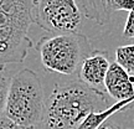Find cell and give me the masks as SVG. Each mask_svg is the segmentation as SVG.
Instances as JSON below:
<instances>
[{"mask_svg": "<svg viewBox=\"0 0 134 129\" xmlns=\"http://www.w3.org/2000/svg\"><path fill=\"white\" fill-rule=\"evenodd\" d=\"M109 107L105 92L96 91L80 80L53 87L46 99L41 129H77L92 112Z\"/></svg>", "mask_w": 134, "mask_h": 129, "instance_id": "cell-1", "label": "cell"}, {"mask_svg": "<svg viewBox=\"0 0 134 129\" xmlns=\"http://www.w3.org/2000/svg\"><path fill=\"white\" fill-rule=\"evenodd\" d=\"M37 0H0V71L23 63L34 42L29 36L35 24Z\"/></svg>", "mask_w": 134, "mask_h": 129, "instance_id": "cell-2", "label": "cell"}, {"mask_svg": "<svg viewBox=\"0 0 134 129\" xmlns=\"http://www.w3.org/2000/svg\"><path fill=\"white\" fill-rule=\"evenodd\" d=\"M46 107L42 82L36 72L23 68L16 72L10 85L4 114L24 129L41 125Z\"/></svg>", "mask_w": 134, "mask_h": 129, "instance_id": "cell-3", "label": "cell"}, {"mask_svg": "<svg viewBox=\"0 0 134 129\" xmlns=\"http://www.w3.org/2000/svg\"><path fill=\"white\" fill-rule=\"evenodd\" d=\"M94 48L86 35L73 33H47L36 43V52L45 71L71 76L78 73L83 60Z\"/></svg>", "mask_w": 134, "mask_h": 129, "instance_id": "cell-4", "label": "cell"}, {"mask_svg": "<svg viewBox=\"0 0 134 129\" xmlns=\"http://www.w3.org/2000/svg\"><path fill=\"white\" fill-rule=\"evenodd\" d=\"M83 13L77 0H37L35 24L47 33L80 32Z\"/></svg>", "mask_w": 134, "mask_h": 129, "instance_id": "cell-5", "label": "cell"}, {"mask_svg": "<svg viewBox=\"0 0 134 129\" xmlns=\"http://www.w3.org/2000/svg\"><path fill=\"white\" fill-rule=\"evenodd\" d=\"M110 63L109 52L107 50H93L80 67L78 80L96 91L105 92L104 81Z\"/></svg>", "mask_w": 134, "mask_h": 129, "instance_id": "cell-6", "label": "cell"}, {"mask_svg": "<svg viewBox=\"0 0 134 129\" xmlns=\"http://www.w3.org/2000/svg\"><path fill=\"white\" fill-rule=\"evenodd\" d=\"M80 9L88 20L98 25L110 23L117 11H128L134 9V0H77Z\"/></svg>", "mask_w": 134, "mask_h": 129, "instance_id": "cell-7", "label": "cell"}, {"mask_svg": "<svg viewBox=\"0 0 134 129\" xmlns=\"http://www.w3.org/2000/svg\"><path fill=\"white\" fill-rule=\"evenodd\" d=\"M105 93L115 99L119 100H134V76L129 75L119 63H110L104 81Z\"/></svg>", "mask_w": 134, "mask_h": 129, "instance_id": "cell-8", "label": "cell"}, {"mask_svg": "<svg viewBox=\"0 0 134 129\" xmlns=\"http://www.w3.org/2000/svg\"><path fill=\"white\" fill-rule=\"evenodd\" d=\"M115 62L119 63L129 75L134 76V43L117 47Z\"/></svg>", "mask_w": 134, "mask_h": 129, "instance_id": "cell-9", "label": "cell"}, {"mask_svg": "<svg viewBox=\"0 0 134 129\" xmlns=\"http://www.w3.org/2000/svg\"><path fill=\"white\" fill-rule=\"evenodd\" d=\"M11 80L13 77L10 76L9 72H6L5 70L0 71V115H3L5 112Z\"/></svg>", "mask_w": 134, "mask_h": 129, "instance_id": "cell-10", "label": "cell"}, {"mask_svg": "<svg viewBox=\"0 0 134 129\" xmlns=\"http://www.w3.org/2000/svg\"><path fill=\"white\" fill-rule=\"evenodd\" d=\"M123 36L134 40V9L128 13V18H127L124 29H123Z\"/></svg>", "mask_w": 134, "mask_h": 129, "instance_id": "cell-11", "label": "cell"}, {"mask_svg": "<svg viewBox=\"0 0 134 129\" xmlns=\"http://www.w3.org/2000/svg\"><path fill=\"white\" fill-rule=\"evenodd\" d=\"M0 129H24L20 125H18L15 122L8 118L5 114L0 115Z\"/></svg>", "mask_w": 134, "mask_h": 129, "instance_id": "cell-12", "label": "cell"}, {"mask_svg": "<svg viewBox=\"0 0 134 129\" xmlns=\"http://www.w3.org/2000/svg\"><path fill=\"white\" fill-rule=\"evenodd\" d=\"M97 129H122L119 127V125L115 123L114 120H112V119H108L107 122H104L102 125H99Z\"/></svg>", "mask_w": 134, "mask_h": 129, "instance_id": "cell-13", "label": "cell"}]
</instances>
